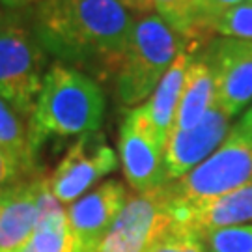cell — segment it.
Masks as SVG:
<instances>
[{
    "mask_svg": "<svg viewBox=\"0 0 252 252\" xmlns=\"http://www.w3.org/2000/svg\"><path fill=\"white\" fill-rule=\"evenodd\" d=\"M136 13L120 0H41L32 6L30 30L47 54L75 69L114 75Z\"/></svg>",
    "mask_w": 252,
    "mask_h": 252,
    "instance_id": "6da1fadb",
    "label": "cell"
},
{
    "mask_svg": "<svg viewBox=\"0 0 252 252\" xmlns=\"http://www.w3.org/2000/svg\"><path fill=\"white\" fill-rule=\"evenodd\" d=\"M105 94L90 75L62 62L45 73L30 116L32 140L39 148L49 138H69L99 131L105 118Z\"/></svg>",
    "mask_w": 252,
    "mask_h": 252,
    "instance_id": "7a4b0ae2",
    "label": "cell"
},
{
    "mask_svg": "<svg viewBox=\"0 0 252 252\" xmlns=\"http://www.w3.org/2000/svg\"><path fill=\"white\" fill-rule=\"evenodd\" d=\"M185 51V39L155 13L136 15L126 53L114 71L116 95L126 107H140Z\"/></svg>",
    "mask_w": 252,
    "mask_h": 252,
    "instance_id": "3957f363",
    "label": "cell"
},
{
    "mask_svg": "<svg viewBox=\"0 0 252 252\" xmlns=\"http://www.w3.org/2000/svg\"><path fill=\"white\" fill-rule=\"evenodd\" d=\"M252 181V131L237 122L226 140L189 174L166 183L172 213L224 196Z\"/></svg>",
    "mask_w": 252,
    "mask_h": 252,
    "instance_id": "277c9868",
    "label": "cell"
},
{
    "mask_svg": "<svg viewBox=\"0 0 252 252\" xmlns=\"http://www.w3.org/2000/svg\"><path fill=\"white\" fill-rule=\"evenodd\" d=\"M47 53L21 15L0 27V97L30 120L45 79Z\"/></svg>",
    "mask_w": 252,
    "mask_h": 252,
    "instance_id": "5b68a950",
    "label": "cell"
},
{
    "mask_svg": "<svg viewBox=\"0 0 252 252\" xmlns=\"http://www.w3.org/2000/svg\"><path fill=\"white\" fill-rule=\"evenodd\" d=\"M118 155L101 131L79 136L49 176V190L60 204L77 202L118 168Z\"/></svg>",
    "mask_w": 252,
    "mask_h": 252,
    "instance_id": "8992f818",
    "label": "cell"
},
{
    "mask_svg": "<svg viewBox=\"0 0 252 252\" xmlns=\"http://www.w3.org/2000/svg\"><path fill=\"white\" fill-rule=\"evenodd\" d=\"M174 222L166 185L133 194L116 219L97 252H146Z\"/></svg>",
    "mask_w": 252,
    "mask_h": 252,
    "instance_id": "52a82bcc",
    "label": "cell"
},
{
    "mask_svg": "<svg viewBox=\"0 0 252 252\" xmlns=\"http://www.w3.org/2000/svg\"><path fill=\"white\" fill-rule=\"evenodd\" d=\"M120 162L129 187L136 194L164 187V144L152 129L142 105L131 108L120 127Z\"/></svg>",
    "mask_w": 252,
    "mask_h": 252,
    "instance_id": "ba28073f",
    "label": "cell"
},
{
    "mask_svg": "<svg viewBox=\"0 0 252 252\" xmlns=\"http://www.w3.org/2000/svg\"><path fill=\"white\" fill-rule=\"evenodd\" d=\"M217 84V105L230 118L252 103V41L217 37L204 53Z\"/></svg>",
    "mask_w": 252,
    "mask_h": 252,
    "instance_id": "9c48e42d",
    "label": "cell"
},
{
    "mask_svg": "<svg viewBox=\"0 0 252 252\" xmlns=\"http://www.w3.org/2000/svg\"><path fill=\"white\" fill-rule=\"evenodd\" d=\"M129 192L118 180H107L67 209L77 252H97L116 219L124 211Z\"/></svg>",
    "mask_w": 252,
    "mask_h": 252,
    "instance_id": "30bf717a",
    "label": "cell"
},
{
    "mask_svg": "<svg viewBox=\"0 0 252 252\" xmlns=\"http://www.w3.org/2000/svg\"><path fill=\"white\" fill-rule=\"evenodd\" d=\"M232 131V118L215 105L198 124L185 131H172L164 148L166 180L176 181L204 162Z\"/></svg>",
    "mask_w": 252,
    "mask_h": 252,
    "instance_id": "8fae6325",
    "label": "cell"
},
{
    "mask_svg": "<svg viewBox=\"0 0 252 252\" xmlns=\"http://www.w3.org/2000/svg\"><path fill=\"white\" fill-rule=\"evenodd\" d=\"M51 196L41 174L0 190V252L15 251L30 241Z\"/></svg>",
    "mask_w": 252,
    "mask_h": 252,
    "instance_id": "7c38bea8",
    "label": "cell"
},
{
    "mask_svg": "<svg viewBox=\"0 0 252 252\" xmlns=\"http://www.w3.org/2000/svg\"><path fill=\"white\" fill-rule=\"evenodd\" d=\"M172 217L174 222L187 226L202 237L222 228L252 224V181L211 202L172 213Z\"/></svg>",
    "mask_w": 252,
    "mask_h": 252,
    "instance_id": "4fadbf2b",
    "label": "cell"
},
{
    "mask_svg": "<svg viewBox=\"0 0 252 252\" xmlns=\"http://www.w3.org/2000/svg\"><path fill=\"white\" fill-rule=\"evenodd\" d=\"M215 105L217 84L211 63L204 53L190 54L187 73H185V84H183L172 131H185V129L194 127Z\"/></svg>",
    "mask_w": 252,
    "mask_h": 252,
    "instance_id": "5bb4252c",
    "label": "cell"
},
{
    "mask_svg": "<svg viewBox=\"0 0 252 252\" xmlns=\"http://www.w3.org/2000/svg\"><path fill=\"white\" fill-rule=\"evenodd\" d=\"M189 60L190 53L183 51L174 60L170 69L164 73L161 82L157 84V88L150 95V99L142 105L150 126L155 131L157 138L164 144V148H166L168 136H170L172 129H174L176 112H178L181 92H183V84H185V73H187Z\"/></svg>",
    "mask_w": 252,
    "mask_h": 252,
    "instance_id": "9a60e30c",
    "label": "cell"
},
{
    "mask_svg": "<svg viewBox=\"0 0 252 252\" xmlns=\"http://www.w3.org/2000/svg\"><path fill=\"white\" fill-rule=\"evenodd\" d=\"M0 150L25 168L37 176V150L32 140L30 120L19 114L8 101L0 97Z\"/></svg>",
    "mask_w": 252,
    "mask_h": 252,
    "instance_id": "2e32d148",
    "label": "cell"
},
{
    "mask_svg": "<svg viewBox=\"0 0 252 252\" xmlns=\"http://www.w3.org/2000/svg\"><path fill=\"white\" fill-rule=\"evenodd\" d=\"M30 245L36 252H77L67 209L51 196L39 217L36 230L30 237Z\"/></svg>",
    "mask_w": 252,
    "mask_h": 252,
    "instance_id": "e0dca14e",
    "label": "cell"
},
{
    "mask_svg": "<svg viewBox=\"0 0 252 252\" xmlns=\"http://www.w3.org/2000/svg\"><path fill=\"white\" fill-rule=\"evenodd\" d=\"M152 11L170 25L185 41L196 39L198 0H150Z\"/></svg>",
    "mask_w": 252,
    "mask_h": 252,
    "instance_id": "ac0fdd59",
    "label": "cell"
},
{
    "mask_svg": "<svg viewBox=\"0 0 252 252\" xmlns=\"http://www.w3.org/2000/svg\"><path fill=\"white\" fill-rule=\"evenodd\" d=\"M146 252H207V247L204 237L194 230L172 222L170 228L164 230Z\"/></svg>",
    "mask_w": 252,
    "mask_h": 252,
    "instance_id": "d6986e66",
    "label": "cell"
},
{
    "mask_svg": "<svg viewBox=\"0 0 252 252\" xmlns=\"http://www.w3.org/2000/svg\"><path fill=\"white\" fill-rule=\"evenodd\" d=\"M209 34L252 41V0L228 9L209 25Z\"/></svg>",
    "mask_w": 252,
    "mask_h": 252,
    "instance_id": "ffe728a7",
    "label": "cell"
},
{
    "mask_svg": "<svg viewBox=\"0 0 252 252\" xmlns=\"http://www.w3.org/2000/svg\"><path fill=\"white\" fill-rule=\"evenodd\" d=\"M204 241L207 252H252V224L215 230Z\"/></svg>",
    "mask_w": 252,
    "mask_h": 252,
    "instance_id": "44dd1931",
    "label": "cell"
},
{
    "mask_svg": "<svg viewBox=\"0 0 252 252\" xmlns=\"http://www.w3.org/2000/svg\"><path fill=\"white\" fill-rule=\"evenodd\" d=\"M251 0H198L196 8V37H204L209 34V25L226 13L228 9L241 6Z\"/></svg>",
    "mask_w": 252,
    "mask_h": 252,
    "instance_id": "7402d4cb",
    "label": "cell"
},
{
    "mask_svg": "<svg viewBox=\"0 0 252 252\" xmlns=\"http://www.w3.org/2000/svg\"><path fill=\"white\" fill-rule=\"evenodd\" d=\"M28 178H34V176H30L15 159H11L4 150H0V190Z\"/></svg>",
    "mask_w": 252,
    "mask_h": 252,
    "instance_id": "603a6c76",
    "label": "cell"
},
{
    "mask_svg": "<svg viewBox=\"0 0 252 252\" xmlns=\"http://www.w3.org/2000/svg\"><path fill=\"white\" fill-rule=\"evenodd\" d=\"M120 2H124L131 11H135L136 15L152 13V4H150V0H120Z\"/></svg>",
    "mask_w": 252,
    "mask_h": 252,
    "instance_id": "cb8c5ba5",
    "label": "cell"
},
{
    "mask_svg": "<svg viewBox=\"0 0 252 252\" xmlns=\"http://www.w3.org/2000/svg\"><path fill=\"white\" fill-rule=\"evenodd\" d=\"M0 2L6 4L11 9H23L30 8V6H36L37 2H41V0H0Z\"/></svg>",
    "mask_w": 252,
    "mask_h": 252,
    "instance_id": "d4e9b609",
    "label": "cell"
},
{
    "mask_svg": "<svg viewBox=\"0 0 252 252\" xmlns=\"http://www.w3.org/2000/svg\"><path fill=\"white\" fill-rule=\"evenodd\" d=\"M17 15H19V9H11V8H8L6 4L0 2V27L6 25L11 19H15Z\"/></svg>",
    "mask_w": 252,
    "mask_h": 252,
    "instance_id": "484cf974",
    "label": "cell"
},
{
    "mask_svg": "<svg viewBox=\"0 0 252 252\" xmlns=\"http://www.w3.org/2000/svg\"><path fill=\"white\" fill-rule=\"evenodd\" d=\"M239 122H241V124H245V126H247V127H249V129L252 131V107L249 108L247 112H245V116L241 118Z\"/></svg>",
    "mask_w": 252,
    "mask_h": 252,
    "instance_id": "4316f807",
    "label": "cell"
},
{
    "mask_svg": "<svg viewBox=\"0 0 252 252\" xmlns=\"http://www.w3.org/2000/svg\"><path fill=\"white\" fill-rule=\"evenodd\" d=\"M9 252H36L34 249H32V245H30V241L25 245H21L19 249H15V251H9Z\"/></svg>",
    "mask_w": 252,
    "mask_h": 252,
    "instance_id": "83f0119b",
    "label": "cell"
}]
</instances>
